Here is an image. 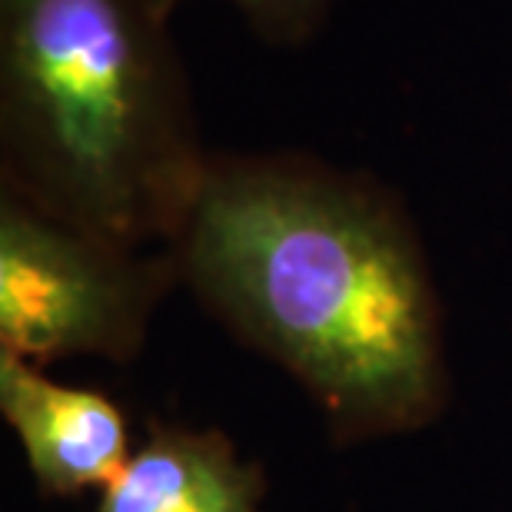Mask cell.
<instances>
[{
	"instance_id": "cell-1",
	"label": "cell",
	"mask_w": 512,
	"mask_h": 512,
	"mask_svg": "<svg viewBox=\"0 0 512 512\" xmlns=\"http://www.w3.org/2000/svg\"><path fill=\"white\" fill-rule=\"evenodd\" d=\"M170 250L180 283L280 363L336 439L413 433L439 416L443 306L383 183L306 153H210Z\"/></svg>"
},
{
	"instance_id": "cell-2",
	"label": "cell",
	"mask_w": 512,
	"mask_h": 512,
	"mask_svg": "<svg viewBox=\"0 0 512 512\" xmlns=\"http://www.w3.org/2000/svg\"><path fill=\"white\" fill-rule=\"evenodd\" d=\"M160 0H0V190L137 250L180 237L210 153Z\"/></svg>"
},
{
	"instance_id": "cell-4",
	"label": "cell",
	"mask_w": 512,
	"mask_h": 512,
	"mask_svg": "<svg viewBox=\"0 0 512 512\" xmlns=\"http://www.w3.org/2000/svg\"><path fill=\"white\" fill-rule=\"evenodd\" d=\"M0 409L44 493L104 489L130 459L124 413L104 393L54 383L7 350H0Z\"/></svg>"
},
{
	"instance_id": "cell-6",
	"label": "cell",
	"mask_w": 512,
	"mask_h": 512,
	"mask_svg": "<svg viewBox=\"0 0 512 512\" xmlns=\"http://www.w3.org/2000/svg\"><path fill=\"white\" fill-rule=\"evenodd\" d=\"M160 4L167 14H173L187 0H160ZM227 4L237 7L247 17L250 30H256L263 40L296 47L320 30L333 0H227Z\"/></svg>"
},
{
	"instance_id": "cell-3",
	"label": "cell",
	"mask_w": 512,
	"mask_h": 512,
	"mask_svg": "<svg viewBox=\"0 0 512 512\" xmlns=\"http://www.w3.org/2000/svg\"><path fill=\"white\" fill-rule=\"evenodd\" d=\"M177 283L170 247H124L0 190V350L127 363Z\"/></svg>"
},
{
	"instance_id": "cell-5",
	"label": "cell",
	"mask_w": 512,
	"mask_h": 512,
	"mask_svg": "<svg viewBox=\"0 0 512 512\" xmlns=\"http://www.w3.org/2000/svg\"><path fill=\"white\" fill-rule=\"evenodd\" d=\"M263 476L227 436L157 426L100 489L94 512H260Z\"/></svg>"
}]
</instances>
